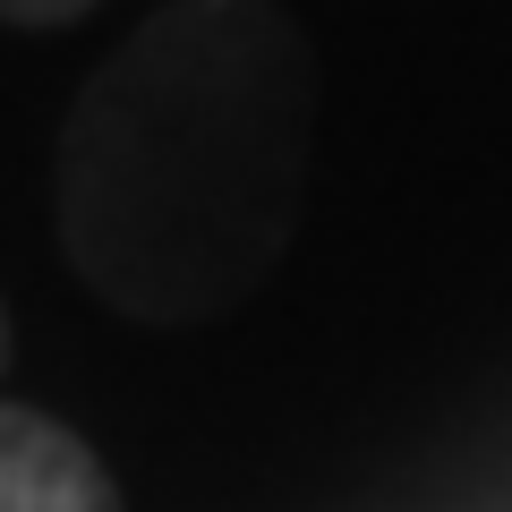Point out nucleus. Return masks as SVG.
<instances>
[{"mask_svg": "<svg viewBox=\"0 0 512 512\" xmlns=\"http://www.w3.org/2000/svg\"><path fill=\"white\" fill-rule=\"evenodd\" d=\"M308 43L274 0H171L60 120V248L128 325L231 316L308 214Z\"/></svg>", "mask_w": 512, "mask_h": 512, "instance_id": "f257e3e1", "label": "nucleus"}, {"mask_svg": "<svg viewBox=\"0 0 512 512\" xmlns=\"http://www.w3.org/2000/svg\"><path fill=\"white\" fill-rule=\"evenodd\" d=\"M0 512H128V495L77 427L0 402Z\"/></svg>", "mask_w": 512, "mask_h": 512, "instance_id": "f03ea898", "label": "nucleus"}, {"mask_svg": "<svg viewBox=\"0 0 512 512\" xmlns=\"http://www.w3.org/2000/svg\"><path fill=\"white\" fill-rule=\"evenodd\" d=\"M94 0H0V26H26V35H52V26H77Z\"/></svg>", "mask_w": 512, "mask_h": 512, "instance_id": "7ed1b4c3", "label": "nucleus"}, {"mask_svg": "<svg viewBox=\"0 0 512 512\" xmlns=\"http://www.w3.org/2000/svg\"><path fill=\"white\" fill-rule=\"evenodd\" d=\"M9 342H18V333H9V299H0V376H9Z\"/></svg>", "mask_w": 512, "mask_h": 512, "instance_id": "20e7f679", "label": "nucleus"}]
</instances>
